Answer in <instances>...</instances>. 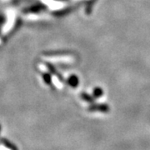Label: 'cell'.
I'll return each instance as SVG.
<instances>
[{
	"instance_id": "277c9868",
	"label": "cell",
	"mask_w": 150,
	"mask_h": 150,
	"mask_svg": "<svg viewBox=\"0 0 150 150\" xmlns=\"http://www.w3.org/2000/svg\"><path fill=\"white\" fill-rule=\"evenodd\" d=\"M103 94V90L102 88L100 87H96L93 88V97L94 98H101Z\"/></svg>"
},
{
	"instance_id": "3957f363",
	"label": "cell",
	"mask_w": 150,
	"mask_h": 150,
	"mask_svg": "<svg viewBox=\"0 0 150 150\" xmlns=\"http://www.w3.org/2000/svg\"><path fill=\"white\" fill-rule=\"evenodd\" d=\"M0 143L4 146H5L7 149H8L9 150H18V148H17L15 145L13 144H12L10 141H8V139H6L4 138H1L0 139Z\"/></svg>"
},
{
	"instance_id": "8992f818",
	"label": "cell",
	"mask_w": 150,
	"mask_h": 150,
	"mask_svg": "<svg viewBox=\"0 0 150 150\" xmlns=\"http://www.w3.org/2000/svg\"><path fill=\"white\" fill-rule=\"evenodd\" d=\"M43 79L44 82L46 83V84H51V76L49 74H43Z\"/></svg>"
},
{
	"instance_id": "5b68a950",
	"label": "cell",
	"mask_w": 150,
	"mask_h": 150,
	"mask_svg": "<svg viewBox=\"0 0 150 150\" xmlns=\"http://www.w3.org/2000/svg\"><path fill=\"white\" fill-rule=\"evenodd\" d=\"M81 98L83 99V100H84L87 103H94V98L91 95H89V94H88V93H81Z\"/></svg>"
},
{
	"instance_id": "6da1fadb",
	"label": "cell",
	"mask_w": 150,
	"mask_h": 150,
	"mask_svg": "<svg viewBox=\"0 0 150 150\" xmlns=\"http://www.w3.org/2000/svg\"><path fill=\"white\" fill-rule=\"evenodd\" d=\"M110 107L107 103H92L90 106L88 108V111L89 112H99L107 113L109 112Z\"/></svg>"
},
{
	"instance_id": "7a4b0ae2",
	"label": "cell",
	"mask_w": 150,
	"mask_h": 150,
	"mask_svg": "<svg viewBox=\"0 0 150 150\" xmlns=\"http://www.w3.org/2000/svg\"><path fill=\"white\" fill-rule=\"evenodd\" d=\"M79 83V79L76 75H71V76H69V78L68 79V84L71 86L72 88L78 87Z\"/></svg>"
},
{
	"instance_id": "ba28073f",
	"label": "cell",
	"mask_w": 150,
	"mask_h": 150,
	"mask_svg": "<svg viewBox=\"0 0 150 150\" xmlns=\"http://www.w3.org/2000/svg\"><path fill=\"white\" fill-rule=\"evenodd\" d=\"M0 131H1V124H0Z\"/></svg>"
},
{
	"instance_id": "52a82bcc",
	"label": "cell",
	"mask_w": 150,
	"mask_h": 150,
	"mask_svg": "<svg viewBox=\"0 0 150 150\" xmlns=\"http://www.w3.org/2000/svg\"><path fill=\"white\" fill-rule=\"evenodd\" d=\"M39 9H41V7H39V6H33V7H32L30 8L29 11H31V12H38V11H39Z\"/></svg>"
}]
</instances>
